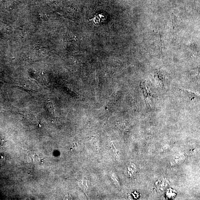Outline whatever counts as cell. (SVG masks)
<instances>
[{
    "label": "cell",
    "mask_w": 200,
    "mask_h": 200,
    "mask_svg": "<svg viewBox=\"0 0 200 200\" xmlns=\"http://www.w3.org/2000/svg\"><path fill=\"white\" fill-rule=\"evenodd\" d=\"M169 182L166 179L159 180L156 184L157 189L160 192H164L169 186Z\"/></svg>",
    "instance_id": "6da1fadb"
},
{
    "label": "cell",
    "mask_w": 200,
    "mask_h": 200,
    "mask_svg": "<svg viewBox=\"0 0 200 200\" xmlns=\"http://www.w3.org/2000/svg\"><path fill=\"white\" fill-rule=\"evenodd\" d=\"M185 159V157L183 154L177 155L171 160V166H173L181 164L184 162Z\"/></svg>",
    "instance_id": "7a4b0ae2"
},
{
    "label": "cell",
    "mask_w": 200,
    "mask_h": 200,
    "mask_svg": "<svg viewBox=\"0 0 200 200\" xmlns=\"http://www.w3.org/2000/svg\"><path fill=\"white\" fill-rule=\"evenodd\" d=\"M106 17L101 15H97L95 16L94 18L90 19V21H92L94 24L99 25L102 24L105 22L106 20Z\"/></svg>",
    "instance_id": "3957f363"
},
{
    "label": "cell",
    "mask_w": 200,
    "mask_h": 200,
    "mask_svg": "<svg viewBox=\"0 0 200 200\" xmlns=\"http://www.w3.org/2000/svg\"><path fill=\"white\" fill-rule=\"evenodd\" d=\"M65 40L67 41H71L75 40V36L72 32H68L66 33Z\"/></svg>",
    "instance_id": "277c9868"
},
{
    "label": "cell",
    "mask_w": 200,
    "mask_h": 200,
    "mask_svg": "<svg viewBox=\"0 0 200 200\" xmlns=\"http://www.w3.org/2000/svg\"><path fill=\"white\" fill-rule=\"evenodd\" d=\"M167 196L170 198L174 197L175 195V193L172 190H168L166 194Z\"/></svg>",
    "instance_id": "5b68a950"
},
{
    "label": "cell",
    "mask_w": 200,
    "mask_h": 200,
    "mask_svg": "<svg viewBox=\"0 0 200 200\" xmlns=\"http://www.w3.org/2000/svg\"><path fill=\"white\" fill-rule=\"evenodd\" d=\"M40 17L41 19H42L44 21H47L48 17L47 16V14H44L43 13V14L40 15Z\"/></svg>",
    "instance_id": "8992f818"
}]
</instances>
